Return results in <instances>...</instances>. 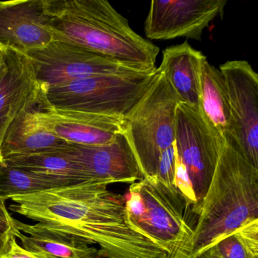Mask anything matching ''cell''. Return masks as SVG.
Wrapping results in <instances>:
<instances>
[{
	"instance_id": "8fae6325",
	"label": "cell",
	"mask_w": 258,
	"mask_h": 258,
	"mask_svg": "<svg viewBox=\"0 0 258 258\" xmlns=\"http://www.w3.org/2000/svg\"><path fill=\"white\" fill-rule=\"evenodd\" d=\"M0 68V145L10 123L23 111L47 103L45 90L37 81L27 55L2 49Z\"/></svg>"
},
{
	"instance_id": "7402d4cb",
	"label": "cell",
	"mask_w": 258,
	"mask_h": 258,
	"mask_svg": "<svg viewBox=\"0 0 258 258\" xmlns=\"http://www.w3.org/2000/svg\"><path fill=\"white\" fill-rule=\"evenodd\" d=\"M175 169H176V154H175L174 143H173V146L164 151L160 156L155 178L170 189L176 190L174 185Z\"/></svg>"
},
{
	"instance_id": "5b68a950",
	"label": "cell",
	"mask_w": 258,
	"mask_h": 258,
	"mask_svg": "<svg viewBox=\"0 0 258 258\" xmlns=\"http://www.w3.org/2000/svg\"><path fill=\"white\" fill-rule=\"evenodd\" d=\"M179 103L174 90L158 72L124 118V134L143 178L155 177L160 156L174 143L176 110Z\"/></svg>"
},
{
	"instance_id": "4316f807",
	"label": "cell",
	"mask_w": 258,
	"mask_h": 258,
	"mask_svg": "<svg viewBox=\"0 0 258 258\" xmlns=\"http://www.w3.org/2000/svg\"><path fill=\"white\" fill-rule=\"evenodd\" d=\"M2 57H3L2 49H0V68H1V63H2Z\"/></svg>"
},
{
	"instance_id": "7a4b0ae2",
	"label": "cell",
	"mask_w": 258,
	"mask_h": 258,
	"mask_svg": "<svg viewBox=\"0 0 258 258\" xmlns=\"http://www.w3.org/2000/svg\"><path fill=\"white\" fill-rule=\"evenodd\" d=\"M224 137L184 258H197L244 225L258 220V169L247 161L232 136Z\"/></svg>"
},
{
	"instance_id": "8992f818",
	"label": "cell",
	"mask_w": 258,
	"mask_h": 258,
	"mask_svg": "<svg viewBox=\"0 0 258 258\" xmlns=\"http://www.w3.org/2000/svg\"><path fill=\"white\" fill-rule=\"evenodd\" d=\"M158 69L144 73L82 78L45 90L52 108L125 118L147 91Z\"/></svg>"
},
{
	"instance_id": "ffe728a7",
	"label": "cell",
	"mask_w": 258,
	"mask_h": 258,
	"mask_svg": "<svg viewBox=\"0 0 258 258\" xmlns=\"http://www.w3.org/2000/svg\"><path fill=\"white\" fill-rule=\"evenodd\" d=\"M72 182L37 174L28 170L0 164V199L32 194L51 188L72 185Z\"/></svg>"
},
{
	"instance_id": "603a6c76",
	"label": "cell",
	"mask_w": 258,
	"mask_h": 258,
	"mask_svg": "<svg viewBox=\"0 0 258 258\" xmlns=\"http://www.w3.org/2000/svg\"><path fill=\"white\" fill-rule=\"evenodd\" d=\"M13 220L14 217L9 212L6 204L0 205V255L8 250L10 241L16 237Z\"/></svg>"
},
{
	"instance_id": "2e32d148",
	"label": "cell",
	"mask_w": 258,
	"mask_h": 258,
	"mask_svg": "<svg viewBox=\"0 0 258 258\" xmlns=\"http://www.w3.org/2000/svg\"><path fill=\"white\" fill-rule=\"evenodd\" d=\"M71 144L58 138L43 121L40 108L23 111L7 128L0 152L4 159L67 149Z\"/></svg>"
},
{
	"instance_id": "3957f363",
	"label": "cell",
	"mask_w": 258,
	"mask_h": 258,
	"mask_svg": "<svg viewBox=\"0 0 258 258\" xmlns=\"http://www.w3.org/2000/svg\"><path fill=\"white\" fill-rule=\"evenodd\" d=\"M53 40L146 71L157 69L159 48L143 38L106 0H44Z\"/></svg>"
},
{
	"instance_id": "484cf974",
	"label": "cell",
	"mask_w": 258,
	"mask_h": 258,
	"mask_svg": "<svg viewBox=\"0 0 258 258\" xmlns=\"http://www.w3.org/2000/svg\"><path fill=\"white\" fill-rule=\"evenodd\" d=\"M84 258H105L102 257V256H99L98 255V252L96 253H93V254L89 255V256H85Z\"/></svg>"
},
{
	"instance_id": "9c48e42d",
	"label": "cell",
	"mask_w": 258,
	"mask_h": 258,
	"mask_svg": "<svg viewBox=\"0 0 258 258\" xmlns=\"http://www.w3.org/2000/svg\"><path fill=\"white\" fill-rule=\"evenodd\" d=\"M229 95L232 136L250 164L258 169V75L247 61L220 66Z\"/></svg>"
},
{
	"instance_id": "7c38bea8",
	"label": "cell",
	"mask_w": 258,
	"mask_h": 258,
	"mask_svg": "<svg viewBox=\"0 0 258 258\" xmlns=\"http://www.w3.org/2000/svg\"><path fill=\"white\" fill-rule=\"evenodd\" d=\"M52 41L44 0L0 2V49L26 55Z\"/></svg>"
},
{
	"instance_id": "cb8c5ba5",
	"label": "cell",
	"mask_w": 258,
	"mask_h": 258,
	"mask_svg": "<svg viewBox=\"0 0 258 258\" xmlns=\"http://www.w3.org/2000/svg\"><path fill=\"white\" fill-rule=\"evenodd\" d=\"M0 258H45L38 253L29 251L18 243L16 237L12 238L10 247L6 253L0 255Z\"/></svg>"
},
{
	"instance_id": "e0dca14e",
	"label": "cell",
	"mask_w": 258,
	"mask_h": 258,
	"mask_svg": "<svg viewBox=\"0 0 258 258\" xmlns=\"http://www.w3.org/2000/svg\"><path fill=\"white\" fill-rule=\"evenodd\" d=\"M15 236L21 246L45 258H84L96 253L98 248L69 237L13 220Z\"/></svg>"
},
{
	"instance_id": "83f0119b",
	"label": "cell",
	"mask_w": 258,
	"mask_h": 258,
	"mask_svg": "<svg viewBox=\"0 0 258 258\" xmlns=\"http://www.w3.org/2000/svg\"><path fill=\"white\" fill-rule=\"evenodd\" d=\"M4 161V158H3L2 154H1V152H0V164Z\"/></svg>"
},
{
	"instance_id": "30bf717a",
	"label": "cell",
	"mask_w": 258,
	"mask_h": 258,
	"mask_svg": "<svg viewBox=\"0 0 258 258\" xmlns=\"http://www.w3.org/2000/svg\"><path fill=\"white\" fill-rule=\"evenodd\" d=\"M226 0H154L144 24L149 40H202L210 24L223 14Z\"/></svg>"
},
{
	"instance_id": "4fadbf2b",
	"label": "cell",
	"mask_w": 258,
	"mask_h": 258,
	"mask_svg": "<svg viewBox=\"0 0 258 258\" xmlns=\"http://www.w3.org/2000/svg\"><path fill=\"white\" fill-rule=\"evenodd\" d=\"M64 152L82 167L87 180L133 183L143 179L124 133L102 146L71 145Z\"/></svg>"
},
{
	"instance_id": "d6986e66",
	"label": "cell",
	"mask_w": 258,
	"mask_h": 258,
	"mask_svg": "<svg viewBox=\"0 0 258 258\" xmlns=\"http://www.w3.org/2000/svg\"><path fill=\"white\" fill-rule=\"evenodd\" d=\"M4 162L12 167L72 183L88 181L82 167L64 152V149L9 157L4 159Z\"/></svg>"
},
{
	"instance_id": "ac0fdd59",
	"label": "cell",
	"mask_w": 258,
	"mask_h": 258,
	"mask_svg": "<svg viewBox=\"0 0 258 258\" xmlns=\"http://www.w3.org/2000/svg\"><path fill=\"white\" fill-rule=\"evenodd\" d=\"M200 108L210 124L223 136L232 131V116L229 95L220 71L208 60L201 72Z\"/></svg>"
},
{
	"instance_id": "44dd1931",
	"label": "cell",
	"mask_w": 258,
	"mask_h": 258,
	"mask_svg": "<svg viewBox=\"0 0 258 258\" xmlns=\"http://www.w3.org/2000/svg\"><path fill=\"white\" fill-rule=\"evenodd\" d=\"M214 247L222 258H258V220L244 225Z\"/></svg>"
},
{
	"instance_id": "9a60e30c",
	"label": "cell",
	"mask_w": 258,
	"mask_h": 258,
	"mask_svg": "<svg viewBox=\"0 0 258 258\" xmlns=\"http://www.w3.org/2000/svg\"><path fill=\"white\" fill-rule=\"evenodd\" d=\"M206 57L187 42L169 46L163 51L158 68L172 87L180 103L200 108L201 72Z\"/></svg>"
},
{
	"instance_id": "5bb4252c",
	"label": "cell",
	"mask_w": 258,
	"mask_h": 258,
	"mask_svg": "<svg viewBox=\"0 0 258 258\" xmlns=\"http://www.w3.org/2000/svg\"><path fill=\"white\" fill-rule=\"evenodd\" d=\"M40 113L48 129L71 145H108L125 132V120L121 117L56 109L49 105L42 107Z\"/></svg>"
},
{
	"instance_id": "277c9868",
	"label": "cell",
	"mask_w": 258,
	"mask_h": 258,
	"mask_svg": "<svg viewBox=\"0 0 258 258\" xmlns=\"http://www.w3.org/2000/svg\"><path fill=\"white\" fill-rule=\"evenodd\" d=\"M123 198L127 226L169 258H184L195 227L190 223L192 211L185 199L155 177L133 182Z\"/></svg>"
},
{
	"instance_id": "6da1fadb",
	"label": "cell",
	"mask_w": 258,
	"mask_h": 258,
	"mask_svg": "<svg viewBox=\"0 0 258 258\" xmlns=\"http://www.w3.org/2000/svg\"><path fill=\"white\" fill-rule=\"evenodd\" d=\"M108 181L90 180L15 196L9 208L37 222L36 227L98 245L105 258H169L133 231L125 219L124 198Z\"/></svg>"
},
{
	"instance_id": "52a82bcc",
	"label": "cell",
	"mask_w": 258,
	"mask_h": 258,
	"mask_svg": "<svg viewBox=\"0 0 258 258\" xmlns=\"http://www.w3.org/2000/svg\"><path fill=\"white\" fill-rule=\"evenodd\" d=\"M224 143V136L210 124L200 108L178 105L175 120L176 159L188 173L197 201L198 213Z\"/></svg>"
},
{
	"instance_id": "f1b7e54d",
	"label": "cell",
	"mask_w": 258,
	"mask_h": 258,
	"mask_svg": "<svg viewBox=\"0 0 258 258\" xmlns=\"http://www.w3.org/2000/svg\"><path fill=\"white\" fill-rule=\"evenodd\" d=\"M3 204H5V201L0 199V205H3Z\"/></svg>"
},
{
	"instance_id": "d4e9b609",
	"label": "cell",
	"mask_w": 258,
	"mask_h": 258,
	"mask_svg": "<svg viewBox=\"0 0 258 258\" xmlns=\"http://www.w3.org/2000/svg\"><path fill=\"white\" fill-rule=\"evenodd\" d=\"M197 258H222L217 253L214 247H211L202 254L199 255Z\"/></svg>"
},
{
	"instance_id": "ba28073f",
	"label": "cell",
	"mask_w": 258,
	"mask_h": 258,
	"mask_svg": "<svg viewBox=\"0 0 258 258\" xmlns=\"http://www.w3.org/2000/svg\"><path fill=\"white\" fill-rule=\"evenodd\" d=\"M26 55L44 90L90 77L152 72L55 40Z\"/></svg>"
}]
</instances>
